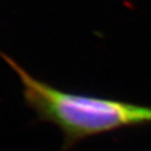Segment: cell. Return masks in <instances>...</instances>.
Segmentation results:
<instances>
[{
	"label": "cell",
	"mask_w": 151,
	"mask_h": 151,
	"mask_svg": "<svg viewBox=\"0 0 151 151\" xmlns=\"http://www.w3.org/2000/svg\"><path fill=\"white\" fill-rule=\"evenodd\" d=\"M0 57L18 77L26 105L40 121L62 132L61 151H69L78 142L97 135L151 124L150 107L64 91L30 74L6 53H0Z\"/></svg>",
	"instance_id": "cell-1"
}]
</instances>
